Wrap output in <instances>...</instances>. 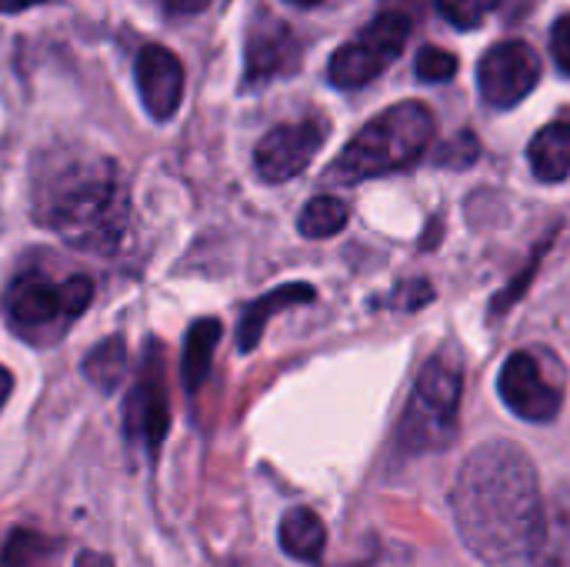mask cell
<instances>
[{"label": "cell", "mask_w": 570, "mask_h": 567, "mask_svg": "<svg viewBox=\"0 0 570 567\" xmlns=\"http://www.w3.org/2000/svg\"><path fill=\"white\" fill-rule=\"evenodd\" d=\"M451 508L461 541L484 565L531 558L544 508L534 461L511 441L478 444L458 471Z\"/></svg>", "instance_id": "cell-1"}, {"label": "cell", "mask_w": 570, "mask_h": 567, "mask_svg": "<svg viewBox=\"0 0 570 567\" xmlns=\"http://www.w3.org/2000/svg\"><path fill=\"white\" fill-rule=\"evenodd\" d=\"M33 214L70 247L114 254L130 231L127 180L110 157L57 160L33 184Z\"/></svg>", "instance_id": "cell-2"}, {"label": "cell", "mask_w": 570, "mask_h": 567, "mask_svg": "<svg viewBox=\"0 0 570 567\" xmlns=\"http://www.w3.org/2000/svg\"><path fill=\"white\" fill-rule=\"evenodd\" d=\"M434 130L438 120L428 104L421 100L394 104L351 137V144L331 164L327 177L337 184H357V180L404 170L424 157V150L434 140Z\"/></svg>", "instance_id": "cell-3"}, {"label": "cell", "mask_w": 570, "mask_h": 567, "mask_svg": "<svg viewBox=\"0 0 570 567\" xmlns=\"http://www.w3.org/2000/svg\"><path fill=\"white\" fill-rule=\"evenodd\" d=\"M94 281L83 274H50L40 267H23L3 291L0 307L17 338L47 348L60 341L70 324L90 307Z\"/></svg>", "instance_id": "cell-4"}, {"label": "cell", "mask_w": 570, "mask_h": 567, "mask_svg": "<svg viewBox=\"0 0 570 567\" xmlns=\"http://www.w3.org/2000/svg\"><path fill=\"white\" fill-rule=\"evenodd\" d=\"M458 404H461V371L448 358H431L417 378L411 408L401 424V444L407 451L448 448L458 434Z\"/></svg>", "instance_id": "cell-5"}, {"label": "cell", "mask_w": 570, "mask_h": 567, "mask_svg": "<svg viewBox=\"0 0 570 567\" xmlns=\"http://www.w3.org/2000/svg\"><path fill=\"white\" fill-rule=\"evenodd\" d=\"M414 20L401 10H381L354 40H347L327 63V77L341 90H357L377 80L407 47Z\"/></svg>", "instance_id": "cell-6"}, {"label": "cell", "mask_w": 570, "mask_h": 567, "mask_svg": "<svg viewBox=\"0 0 570 567\" xmlns=\"http://www.w3.org/2000/svg\"><path fill=\"white\" fill-rule=\"evenodd\" d=\"M124 431L147 454H157L170 431V394H167V354L154 338L144 344L134 388L124 408Z\"/></svg>", "instance_id": "cell-7"}, {"label": "cell", "mask_w": 570, "mask_h": 567, "mask_svg": "<svg viewBox=\"0 0 570 567\" xmlns=\"http://www.w3.org/2000/svg\"><path fill=\"white\" fill-rule=\"evenodd\" d=\"M301 60H304V43L294 33V27L274 13H257L247 27V43H244V90L297 74Z\"/></svg>", "instance_id": "cell-8"}, {"label": "cell", "mask_w": 570, "mask_h": 567, "mask_svg": "<svg viewBox=\"0 0 570 567\" xmlns=\"http://www.w3.org/2000/svg\"><path fill=\"white\" fill-rule=\"evenodd\" d=\"M541 80V57L524 40H504L491 47L478 63V87L488 107H518Z\"/></svg>", "instance_id": "cell-9"}, {"label": "cell", "mask_w": 570, "mask_h": 567, "mask_svg": "<svg viewBox=\"0 0 570 567\" xmlns=\"http://www.w3.org/2000/svg\"><path fill=\"white\" fill-rule=\"evenodd\" d=\"M501 401L524 421H551L561 411V381L534 351H518L504 361L498 378Z\"/></svg>", "instance_id": "cell-10"}, {"label": "cell", "mask_w": 570, "mask_h": 567, "mask_svg": "<svg viewBox=\"0 0 570 567\" xmlns=\"http://www.w3.org/2000/svg\"><path fill=\"white\" fill-rule=\"evenodd\" d=\"M327 140V120L324 117H304L294 124H281L267 130L254 150V167L267 184H284L307 170L314 154Z\"/></svg>", "instance_id": "cell-11"}, {"label": "cell", "mask_w": 570, "mask_h": 567, "mask_svg": "<svg viewBox=\"0 0 570 567\" xmlns=\"http://www.w3.org/2000/svg\"><path fill=\"white\" fill-rule=\"evenodd\" d=\"M137 90L154 120H170L184 100V63L174 50L147 43L137 53Z\"/></svg>", "instance_id": "cell-12"}, {"label": "cell", "mask_w": 570, "mask_h": 567, "mask_svg": "<svg viewBox=\"0 0 570 567\" xmlns=\"http://www.w3.org/2000/svg\"><path fill=\"white\" fill-rule=\"evenodd\" d=\"M531 561L534 567H570V485L544 501Z\"/></svg>", "instance_id": "cell-13"}, {"label": "cell", "mask_w": 570, "mask_h": 567, "mask_svg": "<svg viewBox=\"0 0 570 567\" xmlns=\"http://www.w3.org/2000/svg\"><path fill=\"white\" fill-rule=\"evenodd\" d=\"M311 301H314V287H311V284H284V287H277V291L257 297V301L244 311V317H240L237 348H240L244 354L254 351L257 341H261V334H264V328H267V321H271L277 311L294 307V304H311Z\"/></svg>", "instance_id": "cell-14"}, {"label": "cell", "mask_w": 570, "mask_h": 567, "mask_svg": "<svg viewBox=\"0 0 570 567\" xmlns=\"http://www.w3.org/2000/svg\"><path fill=\"white\" fill-rule=\"evenodd\" d=\"M528 157H531V170L538 180H564L570 174V114H564L561 120L548 124L544 130L534 134L531 147H528Z\"/></svg>", "instance_id": "cell-15"}, {"label": "cell", "mask_w": 570, "mask_h": 567, "mask_svg": "<svg viewBox=\"0 0 570 567\" xmlns=\"http://www.w3.org/2000/svg\"><path fill=\"white\" fill-rule=\"evenodd\" d=\"M327 545V528L311 508H294L281 521V548L297 561H321Z\"/></svg>", "instance_id": "cell-16"}, {"label": "cell", "mask_w": 570, "mask_h": 567, "mask_svg": "<svg viewBox=\"0 0 570 567\" xmlns=\"http://www.w3.org/2000/svg\"><path fill=\"white\" fill-rule=\"evenodd\" d=\"M217 341H220V321L217 317H200L187 331V341H184V368H180L187 391H197L207 381Z\"/></svg>", "instance_id": "cell-17"}, {"label": "cell", "mask_w": 570, "mask_h": 567, "mask_svg": "<svg viewBox=\"0 0 570 567\" xmlns=\"http://www.w3.org/2000/svg\"><path fill=\"white\" fill-rule=\"evenodd\" d=\"M127 371V348H124V338H110V341H100L87 361H83V374L94 388L100 391H114L120 384Z\"/></svg>", "instance_id": "cell-18"}, {"label": "cell", "mask_w": 570, "mask_h": 567, "mask_svg": "<svg viewBox=\"0 0 570 567\" xmlns=\"http://www.w3.org/2000/svg\"><path fill=\"white\" fill-rule=\"evenodd\" d=\"M344 224H347V204L337 201V197H331V194L314 197V201L301 211V221H297L301 234H304V237H314V241H324V237L341 234Z\"/></svg>", "instance_id": "cell-19"}, {"label": "cell", "mask_w": 570, "mask_h": 567, "mask_svg": "<svg viewBox=\"0 0 570 567\" xmlns=\"http://www.w3.org/2000/svg\"><path fill=\"white\" fill-rule=\"evenodd\" d=\"M50 541L43 535L33 531H13L3 555H0V567H37L47 555H50Z\"/></svg>", "instance_id": "cell-20"}, {"label": "cell", "mask_w": 570, "mask_h": 567, "mask_svg": "<svg viewBox=\"0 0 570 567\" xmlns=\"http://www.w3.org/2000/svg\"><path fill=\"white\" fill-rule=\"evenodd\" d=\"M438 10L458 30H474L494 10V0H438Z\"/></svg>", "instance_id": "cell-21"}, {"label": "cell", "mask_w": 570, "mask_h": 567, "mask_svg": "<svg viewBox=\"0 0 570 567\" xmlns=\"http://www.w3.org/2000/svg\"><path fill=\"white\" fill-rule=\"evenodd\" d=\"M414 70L424 84H441V80H451L458 74V57L451 50H441V47H421Z\"/></svg>", "instance_id": "cell-22"}, {"label": "cell", "mask_w": 570, "mask_h": 567, "mask_svg": "<svg viewBox=\"0 0 570 567\" xmlns=\"http://www.w3.org/2000/svg\"><path fill=\"white\" fill-rule=\"evenodd\" d=\"M551 53L554 63L570 77V13L558 17V23L551 27Z\"/></svg>", "instance_id": "cell-23"}, {"label": "cell", "mask_w": 570, "mask_h": 567, "mask_svg": "<svg viewBox=\"0 0 570 567\" xmlns=\"http://www.w3.org/2000/svg\"><path fill=\"white\" fill-rule=\"evenodd\" d=\"M541 0H494V10H504L511 20L514 17H521V13H528V10H534Z\"/></svg>", "instance_id": "cell-24"}, {"label": "cell", "mask_w": 570, "mask_h": 567, "mask_svg": "<svg viewBox=\"0 0 570 567\" xmlns=\"http://www.w3.org/2000/svg\"><path fill=\"white\" fill-rule=\"evenodd\" d=\"M167 10H174V13H197V10H204L210 0H160Z\"/></svg>", "instance_id": "cell-25"}, {"label": "cell", "mask_w": 570, "mask_h": 567, "mask_svg": "<svg viewBox=\"0 0 570 567\" xmlns=\"http://www.w3.org/2000/svg\"><path fill=\"white\" fill-rule=\"evenodd\" d=\"M73 567H114L110 565V558L107 555H97V551H83L80 558H77V565Z\"/></svg>", "instance_id": "cell-26"}, {"label": "cell", "mask_w": 570, "mask_h": 567, "mask_svg": "<svg viewBox=\"0 0 570 567\" xmlns=\"http://www.w3.org/2000/svg\"><path fill=\"white\" fill-rule=\"evenodd\" d=\"M37 3H43V0H0V13H20V10L37 7Z\"/></svg>", "instance_id": "cell-27"}, {"label": "cell", "mask_w": 570, "mask_h": 567, "mask_svg": "<svg viewBox=\"0 0 570 567\" xmlns=\"http://www.w3.org/2000/svg\"><path fill=\"white\" fill-rule=\"evenodd\" d=\"M10 391H13V378H10V371H7V368L0 364V408L7 404Z\"/></svg>", "instance_id": "cell-28"}, {"label": "cell", "mask_w": 570, "mask_h": 567, "mask_svg": "<svg viewBox=\"0 0 570 567\" xmlns=\"http://www.w3.org/2000/svg\"><path fill=\"white\" fill-rule=\"evenodd\" d=\"M291 3H297V7H317V3H324V0H291Z\"/></svg>", "instance_id": "cell-29"}]
</instances>
